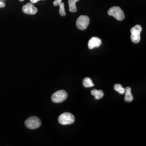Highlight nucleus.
<instances>
[{
    "instance_id": "obj_18",
    "label": "nucleus",
    "mask_w": 146,
    "mask_h": 146,
    "mask_svg": "<svg viewBox=\"0 0 146 146\" xmlns=\"http://www.w3.org/2000/svg\"><path fill=\"white\" fill-rule=\"evenodd\" d=\"M19 1H21V2H22V1H23L24 0H19Z\"/></svg>"
},
{
    "instance_id": "obj_2",
    "label": "nucleus",
    "mask_w": 146,
    "mask_h": 146,
    "mask_svg": "<svg viewBox=\"0 0 146 146\" xmlns=\"http://www.w3.org/2000/svg\"><path fill=\"white\" fill-rule=\"evenodd\" d=\"M58 121L62 125H71L75 122V117L70 113H64L58 117Z\"/></svg>"
},
{
    "instance_id": "obj_19",
    "label": "nucleus",
    "mask_w": 146,
    "mask_h": 146,
    "mask_svg": "<svg viewBox=\"0 0 146 146\" xmlns=\"http://www.w3.org/2000/svg\"><path fill=\"white\" fill-rule=\"evenodd\" d=\"M2 1H5V0H2Z\"/></svg>"
},
{
    "instance_id": "obj_12",
    "label": "nucleus",
    "mask_w": 146,
    "mask_h": 146,
    "mask_svg": "<svg viewBox=\"0 0 146 146\" xmlns=\"http://www.w3.org/2000/svg\"><path fill=\"white\" fill-rule=\"evenodd\" d=\"M83 86L86 88H90L94 87V84L92 80L89 78H86L83 80Z\"/></svg>"
},
{
    "instance_id": "obj_8",
    "label": "nucleus",
    "mask_w": 146,
    "mask_h": 146,
    "mask_svg": "<svg viewBox=\"0 0 146 146\" xmlns=\"http://www.w3.org/2000/svg\"><path fill=\"white\" fill-rule=\"evenodd\" d=\"M102 43V41L101 39L97 37H92L89 41L88 46L89 49H92L94 48L99 47Z\"/></svg>"
},
{
    "instance_id": "obj_16",
    "label": "nucleus",
    "mask_w": 146,
    "mask_h": 146,
    "mask_svg": "<svg viewBox=\"0 0 146 146\" xmlns=\"http://www.w3.org/2000/svg\"><path fill=\"white\" fill-rule=\"evenodd\" d=\"M5 6V2L2 0H0V8H3Z\"/></svg>"
},
{
    "instance_id": "obj_1",
    "label": "nucleus",
    "mask_w": 146,
    "mask_h": 146,
    "mask_svg": "<svg viewBox=\"0 0 146 146\" xmlns=\"http://www.w3.org/2000/svg\"><path fill=\"white\" fill-rule=\"evenodd\" d=\"M108 14L114 17L118 21H122L124 20L125 16L123 11L119 7L115 6L110 8L108 11Z\"/></svg>"
},
{
    "instance_id": "obj_9",
    "label": "nucleus",
    "mask_w": 146,
    "mask_h": 146,
    "mask_svg": "<svg viewBox=\"0 0 146 146\" xmlns=\"http://www.w3.org/2000/svg\"><path fill=\"white\" fill-rule=\"evenodd\" d=\"M125 102H131L133 100V96L131 93V88L129 87H127L125 89Z\"/></svg>"
},
{
    "instance_id": "obj_4",
    "label": "nucleus",
    "mask_w": 146,
    "mask_h": 146,
    "mask_svg": "<svg viewBox=\"0 0 146 146\" xmlns=\"http://www.w3.org/2000/svg\"><path fill=\"white\" fill-rule=\"evenodd\" d=\"M142 31V27L140 25H136L131 29V38L132 42L134 43H138L140 41V34Z\"/></svg>"
},
{
    "instance_id": "obj_3",
    "label": "nucleus",
    "mask_w": 146,
    "mask_h": 146,
    "mask_svg": "<svg viewBox=\"0 0 146 146\" xmlns=\"http://www.w3.org/2000/svg\"><path fill=\"white\" fill-rule=\"evenodd\" d=\"M25 125L29 129H35L41 126V121L37 117L31 116L26 121Z\"/></svg>"
},
{
    "instance_id": "obj_5",
    "label": "nucleus",
    "mask_w": 146,
    "mask_h": 146,
    "mask_svg": "<svg viewBox=\"0 0 146 146\" xmlns=\"http://www.w3.org/2000/svg\"><path fill=\"white\" fill-rule=\"evenodd\" d=\"M67 93L65 90H61L52 94V100L54 103H61L67 99Z\"/></svg>"
},
{
    "instance_id": "obj_6",
    "label": "nucleus",
    "mask_w": 146,
    "mask_h": 146,
    "mask_svg": "<svg viewBox=\"0 0 146 146\" xmlns=\"http://www.w3.org/2000/svg\"><path fill=\"white\" fill-rule=\"evenodd\" d=\"M89 18L86 15L80 16L76 21V26L79 29L84 31L87 28L89 24Z\"/></svg>"
},
{
    "instance_id": "obj_13",
    "label": "nucleus",
    "mask_w": 146,
    "mask_h": 146,
    "mask_svg": "<svg viewBox=\"0 0 146 146\" xmlns=\"http://www.w3.org/2000/svg\"><path fill=\"white\" fill-rule=\"evenodd\" d=\"M114 88L115 90L119 92L120 94H124L125 93V89L120 84H116Z\"/></svg>"
},
{
    "instance_id": "obj_11",
    "label": "nucleus",
    "mask_w": 146,
    "mask_h": 146,
    "mask_svg": "<svg viewBox=\"0 0 146 146\" xmlns=\"http://www.w3.org/2000/svg\"><path fill=\"white\" fill-rule=\"evenodd\" d=\"M79 0H68L69 3V10L70 12L76 13L77 11V7L76 6V3Z\"/></svg>"
},
{
    "instance_id": "obj_15",
    "label": "nucleus",
    "mask_w": 146,
    "mask_h": 146,
    "mask_svg": "<svg viewBox=\"0 0 146 146\" xmlns=\"http://www.w3.org/2000/svg\"><path fill=\"white\" fill-rule=\"evenodd\" d=\"M62 3V0H55L53 5L54 6H57V5H59L61 3Z\"/></svg>"
},
{
    "instance_id": "obj_17",
    "label": "nucleus",
    "mask_w": 146,
    "mask_h": 146,
    "mask_svg": "<svg viewBox=\"0 0 146 146\" xmlns=\"http://www.w3.org/2000/svg\"><path fill=\"white\" fill-rule=\"evenodd\" d=\"M30 1H31V3L34 4V3H36L37 2H38V1H41V0H30ZM42 1H44V0H42Z\"/></svg>"
},
{
    "instance_id": "obj_14",
    "label": "nucleus",
    "mask_w": 146,
    "mask_h": 146,
    "mask_svg": "<svg viewBox=\"0 0 146 146\" xmlns=\"http://www.w3.org/2000/svg\"><path fill=\"white\" fill-rule=\"evenodd\" d=\"M60 9H59V13L62 16H64L66 15V13L65 11V9H64V3L62 2L60 5Z\"/></svg>"
},
{
    "instance_id": "obj_10",
    "label": "nucleus",
    "mask_w": 146,
    "mask_h": 146,
    "mask_svg": "<svg viewBox=\"0 0 146 146\" xmlns=\"http://www.w3.org/2000/svg\"><path fill=\"white\" fill-rule=\"evenodd\" d=\"M91 94L94 95L95 99L96 100H100L102 99L104 96V93L102 90H96L94 89L91 91Z\"/></svg>"
},
{
    "instance_id": "obj_7",
    "label": "nucleus",
    "mask_w": 146,
    "mask_h": 146,
    "mask_svg": "<svg viewBox=\"0 0 146 146\" xmlns=\"http://www.w3.org/2000/svg\"><path fill=\"white\" fill-rule=\"evenodd\" d=\"M22 11L26 14L35 15L37 12V9L31 3H28L22 7Z\"/></svg>"
}]
</instances>
